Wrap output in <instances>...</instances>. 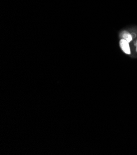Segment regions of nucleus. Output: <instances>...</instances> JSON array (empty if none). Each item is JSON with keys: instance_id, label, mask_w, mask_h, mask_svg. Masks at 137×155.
<instances>
[{"instance_id": "obj_3", "label": "nucleus", "mask_w": 137, "mask_h": 155, "mask_svg": "<svg viewBox=\"0 0 137 155\" xmlns=\"http://www.w3.org/2000/svg\"><path fill=\"white\" fill-rule=\"evenodd\" d=\"M136 51H137V41H136Z\"/></svg>"}, {"instance_id": "obj_1", "label": "nucleus", "mask_w": 137, "mask_h": 155, "mask_svg": "<svg viewBox=\"0 0 137 155\" xmlns=\"http://www.w3.org/2000/svg\"><path fill=\"white\" fill-rule=\"evenodd\" d=\"M120 46L122 50H123L125 53L128 54H130V49L128 41H127L124 39H122L120 41Z\"/></svg>"}, {"instance_id": "obj_2", "label": "nucleus", "mask_w": 137, "mask_h": 155, "mask_svg": "<svg viewBox=\"0 0 137 155\" xmlns=\"http://www.w3.org/2000/svg\"><path fill=\"white\" fill-rule=\"evenodd\" d=\"M122 37H123V39H124L125 40H126L127 41H128L129 43L132 40V35L127 32H123L122 33Z\"/></svg>"}]
</instances>
